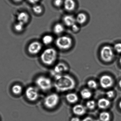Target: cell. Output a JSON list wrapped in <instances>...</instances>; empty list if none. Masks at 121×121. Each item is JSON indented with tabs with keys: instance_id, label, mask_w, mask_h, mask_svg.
Masks as SVG:
<instances>
[{
	"instance_id": "cell-1",
	"label": "cell",
	"mask_w": 121,
	"mask_h": 121,
	"mask_svg": "<svg viewBox=\"0 0 121 121\" xmlns=\"http://www.w3.org/2000/svg\"><path fill=\"white\" fill-rule=\"evenodd\" d=\"M54 86L58 91L64 92L72 90L76 86L73 77L68 75L62 74L55 76Z\"/></svg>"
},
{
	"instance_id": "cell-2",
	"label": "cell",
	"mask_w": 121,
	"mask_h": 121,
	"mask_svg": "<svg viewBox=\"0 0 121 121\" xmlns=\"http://www.w3.org/2000/svg\"><path fill=\"white\" fill-rule=\"evenodd\" d=\"M57 56V52L55 49L48 48L43 52L40 56V59L44 64L51 65L56 61Z\"/></svg>"
},
{
	"instance_id": "cell-3",
	"label": "cell",
	"mask_w": 121,
	"mask_h": 121,
	"mask_svg": "<svg viewBox=\"0 0 121 121\" xmlns=\"http://www.w3.org/2000/svg\"><path fill=\"white\" fill-rule=\"evenodd\" d=\"M35 84L38 87L43 91H47L52 89V83L49 78L44 76L38 77L35 80Z\"/></svg>"
},
{
	"instance_id": "cell-4",
	"label": "cell",
	"mask_w": 121,
	"mask_h": 121,
	"mask_svg": "<svg viewBox=\"0 0 121 121\" xmlns=\"http://www.w3.org/2000/svg\"><path fill=\"white\" fill-rule=\"evenodd\" d=\"M59 101V95L56 93H52L45 97L44 99V104L46 108L52 109L58 105Z\"/></svg>"
},
{
	"instance_id": "cell-5",
	"label": "cell",
	"mask_w": 121,
	"mask_h": 121,
	"mask_svg": "<svg viewBox=\"0 0 121 121\" xmlns=\"http://www.w3.org/2000/svg\"><path fill=\"white\" fill-rule=\"evenodd\" d=\"M72 38L68 36H62L59 37L56 40V45L57 47L63 50L70 49L72 45Z\"/></svg>"
},
{
	"instance_id": "cell-6",
	"label": "cell",
	"mask_w": 121,
	"mask_h": 121,
	"mask_svg": "<svg viewBox=\"0 0 121 121\" xmlns=\"http://www.w3.org/2000/svg\"><path fill=\"white\" fill-rule=\"evenodd\" d=\"M101 58L105 62H110L114 58V54L112 48L108 45L104 46L100 51Z\"/></svg>"
},
{
	"instance_id": "cell-7",
	"label": "cell",
	"mask_w": 121,
	"mask_h": 121,
	"mask_svg": "<svg viewBox=\"0 0 121 121\" xmlns=\"http://www.w3.org/2000/svg\"><path fill=\"white\" fill-rule=\"evenodd\" d=\"M25 95L27 99L30 101H35L39 98V93L38 90L33 87H29L26 90Z\"/></svg>"
},
{
	"instance_id": "cell-8",
	"label": "cell",
	"mask_w": 121,
	"mask_h": 121,
	"mask_svg": "<svg viewBox=\"0 0 121 121\" xmlns=\"http://www.w3.org/2000/svg\"><path fill=\"white\" fill-rule=\"evenodd\" d=\"M42 44L39 42L35 41L31 43L28 45V50L31 54H37L42 50Z\"/></svg>"
},
{
	"instance_id": "cell-9",
	"label": "cell",
	"mask_w": 121,
	"mask_h": 121,
	"mask_svg": "<svg viewBox=\"0 0 121 121\" xmlns=\"http://www.w3.org/2000/svg\"><path fill=\"white\" fill-rule=\"evenodd\" d=\"M99 83L102 88L108 89L112 86L113 84V79L109 75H103L99 79Z\"/></svg>"
},
{
	"instance_id": "cell-10",
	"label": "cell",
	"mask_w": 121,
	"mask_h": 121,
	"mask_svg": "<svg viewBox=\"0 0 121 121\" xmlns=\"http://www.w3.org/2000/svg\"><path fill=\"white\" fill-rule=\"evenodd\" d=\"M67 66L63 63H60L55 67L52 72V74L55 76L57 75L63 74L68 70Z\"/></svg>"
},
{
	"instance_id": "cell-11",
	"label": "cell",
	"mask_w": 121,
	"mask_h": 121,
	"mask_svg": "<svg viewBox=\"0 0 121 121\" xmlns=\"http://www.w3.org/2000/svg\"><path fill=\"white\" fill-rule=\"evenodd\" d=\"M72 111L75 115L82 116L85 114L86 110V107L83 105L81 104H78L73 107Z\"/></svg>"
},
{
	"instance_id": "cell-12",
	"label": "cell",
	"mask_w": 121,
	"mask_h": 121,
	"mask_svg": "<svg viewBox=\"0 0 121 121\" xmlns=\"http://www.w3.org/2000/svg\"><path fill=\"white\" fill-rule=\"evenodd\" d=\"M17 18L18 22L25 25L29 21L30 17L28 13L26 12L22 11L18 14Z\"/></svg>"
},
{
	"instance_id": "cell-13",
	"label": "cell",
	"mask_w": 121,
	"mask_h": 121,
	"mask_svg": "<svg viewBox=\"0 0 121 121\" xmlns=\"http://www.w3.org/2000/svg\"><path fill=\"white\" fill-rule=\"evenodd\" d=\"M63 21L65 25L69 27H72L75 24L76 19L72 15H66L63 18Z\"/></svg>"
},
{
	"instance_id": "cell-14",
	"label": "cell",
	"mask_w": 121,
	"mask_h": 121,
	"mask_svg": "<svg viewBox=\"0 0 121 121\" xmlns=\"http://www.w3.org/2000/svg\"><path fill=\"white\" fill-rule=\"evenodd\" d=\"M63 5L66 10L71 11L75 8L76 4L74 0H65L63 3Z\"/></svg>"
},
{
	"instance_id": "cell-15",
	"label": "cell",
	"mask_w": 121,
	"mask_h": 121,
	"mask_svg": "<svg viewBox=\"0 0 121 121\" xmlns=\"http://www.w3.org/2000/svg\"><path fill=\"white\" fill-rule=\"evenodd\" d=\"M65 99L69 103L74 104L78 101L79 97L75 93H70L66 95Z\"/></svg>"
},
{
	"instance_id": "cell-16",
	"label": "cell",
	"mask_w": 121,
	"mask_h": 121,
	"mask_svg": "<svg viewBox=\"0 0 121 121\" xmlns=\"http://www.w3.org/2000/svg\"><path fill=\"white\" fill-rule=\"evenodd\" d=\"M110 102L108 99L105 98H102L98 101L97 105L99 108L105 109L109 107Z\"/></svg>"
},
{
	"instance_id": "cell-17",
	"label": "cell",
	"mask_w": 121,
	"mask_h": 121,
	"mask_svg": "<svg viewBox=\"0 0 121 121\" xmlns=\"http://www.w3.org/2000/svg\"><path fill=\"white\" fill-rule=\"evenodd\" d=\"M76 21L77 23L80 25L84 24L87 20L86 15L84 13H78L76 16Z\"/></svg>"
},
{
	"instance_id": "cell-18",
	"label": "cell",
	"mask_w": 121,
	"mask_h": 121,
	"mask_svg": "<svg viewBox=\"0 0 121 121\" xmlns=\"http://www.w3.org/2000/svg\"><path fill=\"white\" fill-rule=\"evenodd\" d=\"M80 95L82 98L84 99H89L91 97L92 93L89 89L84 88L81 90Z\"/></svg>"
},
{
	"instance_id": "cell-19",
	"label": "cell",
	"mask_w": 121,
	"mask_h": 121,
	"mask_svg": "<svg viewBox=\"0 0 121 121\" xmlns=\"http://www.w3.org/2000/svg\"><path fill=\"white\" fill-rule=\"evenodd\" d=\"M65 28L62 24L60 23L56 24L53 28L54 32L57 35H59L63 32Z\"/></svg>"
},
{
	"instance_id": "cell-20",
	"label": "cell",
	"mask_w": 121,
	"mask_h": 121,
	"mask_svg": "<svg viewBox=\"0 0 121 121\" xmlns=\"http://www.w3.org/2000/svg\"><path fill=\"white\" fill-rule=\"evenodd\" d=\"M53 37L50 35H46L43 37L42 42L44 45H49L51 44L53 41Z\"/></svg>"
},
{
	"instance_id": "cell-21",
	"label": "cell",
	"mask_w": 121,
	"mask_h": 121,
	"mask_svg": "<svg viewBox=\"0 0 121 121\" xmlns=\"http://www.w3.org/2000/svg\"><path fill=\"white\" fill-rule=\"evenodd\" d=\"M99 118L101 121H109L110 120V114L108 112H104L99 114Z\"/></svg>"
},
{
	"instance_id": "cell-22",
	"label": "cell",
	"mask_w": 121,
	"mask_h": 121,
	"mask_svg": "<svg viewBox=\"0 0 121 121\" xmlns=\"http://www.w3.org/2000/svg\"><path fill=\"white\" fill-rule=\"evenodd\" d=\"M12 90V92L14 94L18 95L21 94L22 91V88L20 85H16L13 86Z\"/></svg>"
},
{
	"instance_id": "cell-23",
	"label": "cell",
	"mask_w": 121,
	"mask_h": 121,
	"mask_svg": "<svg viewBox=\"0 0 121 121\" xmlns=\"http://www.w3.org/2000/svg\"><path fill=\"white\" fill-rule=\"evenodd\" d=\"M25 25L23 23L18 22L14 26V28L15 31L17 32H21L24 29Z\"/></svg>"
},
{
	"instance_id": "cell-24",
	"label": "cell",
	"mask_w": 121,
	"mask_h": 121,
	"mask_svg": "<svg viewBox=\"0 0 121 121\" xmlns=\"http://www.w3.org/2000/svg\"><path fill=\"white\" fill-rule=\"evenodd\" d=\"M87 85L89 88L92 89H96L98 86L96 82L93 80H89L87 82Z\"/></svg>"
},
{
	"instance_id": "cell-25",
	"label": "cell",
	"mask_w": 121,
	"mask_h": 121,
	"mask_svg": "<svg viewBox=\"0 0 121 121\" xmlns=\"http://www.w3.org/2000/svg\"><path fill=\"white\" fill-rule=\"evenodd\" d=\"M33 12L37 14H41L43 12V8L41 6L39 5H35L32 8Z\"/></svg>"
},
{
	"instance_id": "cell-26",
	"label": "cell",
	"mask_w": 121,
	"mask_h": 121,
	"mask_svg": "<svg viewBox=\"0 0 121 121\" xmlns=\"http://www.w3.org/2000/svg\"><path fill=\"white\" fill-rule=\"evenodd\" d=\"M96 106V103L93 100H90L86 103V107L88 109L93 110Z\"/></svg>"
},
{
	"instance_id": "cell-27",
	"label": "cell",
	"mask_w": 121,
	"mask_h": 121,
	"mask_svg": "<svg viewBox=\"0 0 121 121\" xmlns=\"http://www.w3.org/2000/svg\"><path fill=\"white\" fill-rule=\"evenodd\" d=\"M63 0H54V5L57 7H60L63 4Z\"/></svg>"
},
{
	"instance_id": "cell-28",
	"label": "cell",
	"mask_w": 121,
	"mask_h": 121,
	"mask_svg": "<svg viewBox=\"0 0 121 121\" xmlns=\"http://www.w3.org/2000/svg\"><path fill=\"white\" fill-rule=\"evenodd\" d=\"M114 50L117 52L121 53V43H116L114 45Z\"/></svg>"
},
{
	"instance_id": "cell-29",
	"label": "cell",
	"mask_w": 121,
	"mask_h": 121,
	"mask_svg": "<svg viewBox=\"0 0 121 121\" xmlns=\"http://www.w3.org/2000/svg\"><path fill=\"white\" fill-rule=\"evenodd\" d=\"M106 95L108 98H112L114 96V92L112 90H109L107 92Z\"/></svg>"
},
{
	"instance_id": "cell-30",
	"label": "cell",
	"mask_w": 121,
	"mask_h": 121,
	"mask_svg": "<svg viewBox=\"0 0 121 121\" xmlns=\"http://www.w3.org/2000/svg\"><path fill=\"white\" fill-rule=\"evenodd\" d=\"M71 27H72V29L73 31V32H78L80 29L78 25H76V24L73 25Z\"/></svg>"
},
{
	"instance_id": "cell-31",
	"label": "cell",
	"mask_w": 121,
	"mask_h": 121,
	"mask_svg": "<svg viewBox=\"0 0 121 121\" xmlns=\"http://www.w3.org/2000/svg\"><path fill=\"white\" fill-rule=\"evenodd\" d=\"M82 121H94L93 119L91 117H87L84 118Z\"/></svg>"
},
{
	"instance_id": "cell-32",
	"label": "cell",
	"mask_w": 121,
	"mask_h": 121,
	"mask_svg": "<svg viewBox=\"0 0 121 121\" xmlns=\"http://www.w3.org/2000/svg\"><path fill=\"white\" fill-rule=\"evenodd\" d=\"M29 3L32 4H35L39 1L40 0H27Z\"/></svg>"
},
{
	"instance_id": "cell-33",
	"label": "cell",
	"mask_w": 121,
	"mask_h": 121,
	"mask_svg": "<svg viewBox=\"0 0 121 121\" xmlns=\"http://www.w3.org/2000/svg\"><path fill=\"white\" fill-rule=\"evenodd\" d=\"M70 121H80V119L77 117H73L71 119Z\"/></svg>"
},
{
	"instance_id": "cell-34",
	"label": "cell",
	"mask_w": 121,
	"mask_h": 121,
	"mask_svg": "<svg viewBox=\"0 0 121 121\" xmlns=\"http://www.w3.org/2000/svg\"><path fill=\"white\" fill-rule=\"evenodd\" d=\"M12 0L16 3H20L22 2L23 0Z\"/></svg>"
},
{
	"instance_id": "cell-35",
	"label": "cell",
	"mask_w": 121,
	"mask_h": 121,
	"mask_svg": "<svg viewBox=\"0 0 121 121\" xmlns=\"http://www.w3.org/2000/svg\"><path fill=\"white\" fill-rule=\"evenodd\" d=\"M119 86L121 88V80H120L119 82Z\"/></svg>"
},
{
	"instance_id": "cell-36",
	"label": "cell",
	"mask_w": 121,
	"mask_h": 121,
	"mask_svg": "<svg viewBox=\"0 0 121 121\" xmlns=\"http://www.w3.org/2000/svg\"><path fill=\"white\" fill-rule=\"evenodd\" d=\"M119 107H120V108H121V102H120V103H119Z\"/></svg>"
},
{
	"instance_id": "cell-37",
	"label": "cell",
	"mask_w": 121,
	"mask_h": 121,
	"mask_svg": "<svg viewBox=\"0 0 121 121\" xmlns=\"http://www.w3.org/2000/svg\"><path fill=\"white\" fill-rule=\"evenodd\" d=\"M120 64H121V58H120Z\"/></svg>"
}]
</instances>
